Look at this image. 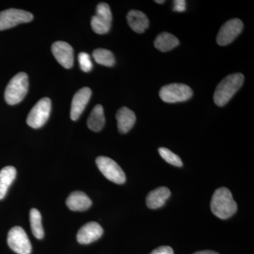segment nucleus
Returning a JSON list of instances; mask_svg holds the SVG:
<instances>
[{
    "instance_id": "nucleus-1",
    "label": "nucleus",
    "mask_w": 254,
    "mask_h": 254,
    "mask_svg": "<svg viewBox=\"0 0 254 254\" xmlns=\"http://www.w3.org/2000/svg\"><path fill=\"white\" fill-rule=\"evenodd\" d=\"M210 208L212 213L218 218L227 219L236 213L237 205L232 198L231 191L228 189L222 187L213 193Z\"/></svg>"
},
{
    "instance_id": "nucleus-2",
    "label": "nucleus",
    "mask_w": 254,
    "mask_h": 254,
    "mask_svg": "<svg viewBox=\"0 0 254 254\" xmlns=\"http://www.w3.org/2000/svg\"><path fill=\"white\" fill-rule=\"evenodd\" d=\"M245 81V76L240 73L226 76L217 86L213 99L219 107L225 106L234 95L239 91Z\"/></svg>"
},
{
    "instance_id": "nucleus-3",
    "label": "nucleus",
    "mask_w": 254,
    "mask_h": 254,
    "mask_svg": "<svg viewBox=\"0 0 254 254\" xmlns=\"http://www.w3.org/2000/svg\"><path fill=\"white\" fill-rule=\"evenodd\" d=\"M28 86V77L26 73L21 72L15 75L10 80L5 90L4 98L6 103L14 105L22 101L27 94Z\"/></svg>"
},
{
    "instance_id": "nucleus-4",
    "label": "nucleus",
    "mask_w": 254,
    "mask_h": 254,
    "mask_svg": "<svg viewBox=\"0 0 254 254\" xmlns=\"http://www.w3.org/2000/svg\"><path fill=\"white\" fill-rule=\"evenodd\" d=\"M159 95L165 103H175L190 99L193 91L190 86L183 83H171L161 88Z\"/></svg>"
},
{
    "instance_id": "nucleus-5",
    "label": "nucleus",
    "mask_w": 254,
    "mask_h": 254,
    "mask_svg": "<svg viewBox=\"0 0 254 254\" xmlns=\"http://www.w3.org/2000/svg\"><path fill=\"white\" fill-rule=\"evenodd\" d=\"M51 100L48 98H43L34 105L28 114L26 123L28 126L33 128L43 127L49 118L51 112Z\"/></svg>"
},
{
    "instance_id": "nucleus-6",
    "label": "nucleus",
    "mask_w": 254,
    "mask_h": 254,
    "mask_svg": "<svg viewBox=\"0 0 254 254\" xmlns=\"http://www.w3.org/2000/svg\"><path fill=\"white\" fill-rule=\"evenodd\" d=\"M96 165L100 171L108 180L123 185L126 182V175L116 162L105 156H100L96 159Z\"/></svg>"
},
{
    "instance_id": "nucleus-7",
    "label": "nucleus",
    "mask_w": 254,
    "mask_h": 254,
    "mask_svg": "<svg viewBox=\"0 0 254 254\" xmlns=\"http://www.w3.org/2000/svg\"><path fill=\"white\" fill-rule=\"evenodd\" d=\"M31 13L21 9H9L0 12V31L9 29L21 23L33 20Z\"/></svg>"
},
{
    "instance_id": "nucleus-8",
    "label": "nucleus",
    "mask_w": 254,
    "mask_h": 254,
    "mask_svg": "<svg viewBox=\"0 0 254 254\" xmlns=\"http://www.w3.org/2000/svg\"><path fill=\"white\" fill-rule=\"evenodd\" d=\"M8 245L11 250L18 254L31 253V242L26 232L21 227H14L9 230L7 237Z\"/></svg>"
},
{
    "instance_id": "nucleus-9",
    "label": "nucleus",
    "mask_w": 254,
    "mask_h": 254,
    "mask_svg": "<svg viewBox=\"0 0 254 254\" xmlns=\"http://www.w3.org/2000/svg\"><path fill=\"white\" fill-rule=\"evenodd\" d=\"M112 20L113 16L109 5L106 3H100L97 6L96 14L92 17V29L98 34H105L111 28Z\"/></svg>"
},
{
    "instance_id": "nucleus-10",
    "label": "nucleus",
    "mask_w": 254,
    "mask_h": 254,
    "mask_svg": "<svg viewBox=\"0 0 254 254\" xmlns=\"http://www.w3.org/2000/svg\"><path fill=\"white\" fill-rule=\"evenodd\" d=\"M243 23L238 18L229 20L222 25L217 36V43L221 46L231 43L243 29Z\"/></svg>"
},
{
    "instance_id": "nucleus-11",
    "label": "nucleus",
    "mask_w": 254,
    "mask_h": 254,
    "mask_svg": "<svg viewBox=\"0 0 254 254\" xmlns=\"http://www.w3.org/2000/svg\"><path fill=\"white\" fill-rule=\"evenodd\" d=\"M52 52L55 59L66 68H70L73 64V50L68 43L57 41L52 46Z\"/></svg>"
},
{
    "instance_id": "nucleus-12",
    "label": "nucleus",
    "mask_w": 254,
    "mask_h": 254,
    "mask_svg": "<svg viewBox=\"0 0 254 254\" xmlns=\"http://www.w3.org/2000/svg\"><path fill=\"white\" fill-rule=\"evenodd\" d=\"M91 90L88 87H84L75 93L71 103L70 113V116L73 121H76L80 118L91 98Z\"/></svg>"
},
{
    "instance_id": "nucleus-13",
    "label": "nucleus",
    "mask_w": 254,
    "mask_h": 254,
    "mask_svg": "<svg viewBox=\"0 0 254 254\" xmlns=\"http://www.w3.org/2000/svg\"><path fill=\"white\" fill-rule=\"evenodd\" d=\"M103 234V227L99 224L95 222H88L78 232L77 241L81 245H88L100 239Z\"/></svg>"
},
{
    "instance_id": "nucleus-14",
    "label": "nucleus",
    "mask_w": 254,
    "mask_h": 254,
    "mask_svg": "<svg viewBox=\"0 0 254 254\" xmlns=\"http://www.w3.org/2000/svg\"><path fill=\"white\" fill-rule=\"evenodd\" d=\"M66 205L73 211H85L92 205L89 197L82 191H73L66 199Z\"/></svg>"
},
{
    "instance_id": "nucleus-15",
    "label": "nucleus",
    "mask_w": 254,
    "mask_h": 254,
    "mask_svg": "<svg viewBox=\"0 0 254 254\" xmlns=\"http://www.w3.org/2000/svg\"><path fill=\"white\" fill-rule=\"evenodd\" d=\"M119 131L126 133L131 129L136 123V115L129 108L123 107L118 110L116 115Z\"/></svg>"
},
{
    "instance_id": "nucleus-16",
    "label": "nucleus",
    "mask_w": 254,
    "mask_h": 254,
    "mask_svg": "<svg viewBox=\"0 0 254 254\" xmlns=\"http://www.w3.org/2000/svg\"><path fill=\"white\" fill-rule=\"evenodd\" d=\"M127 18L130 28L136 33H143L149 26V20L146 15L138 10H131Z\"/></svg>"
},
{
    "instance_id": "nucleus-17",
    "label": "nucleus",
    "mask_w": 254,
    "mask_h": 254,
    "mask_svg": "<svg viewBox=\"0 0 254 254\" xmlns=\"http://www.w3.org/2000/svg\"><path fill=\"white\" fill-rule=\"evenodd\" d=\"M171 195L170 190L167 187H159L150 191L147 195L146 203L148 208L156 209L165 205V202Z\"/></svg>"
},
{
    "instance_id": "nucleus-18",
    "label": "nucleus",
    "mask_w": 254,
    "mask_h": 254,
    "mask_svg": "<svg viewBox=\"0 0 254 254\" xmlns=\"http://www.w3.org/2000/svg\"><path fill=\"white\" fill-rule=\"evenodd\" d=\"M16 176V170L12 166L5 167L0 171V200L4 198Z\"/></svg>"
},
{
    "instance_id": "nucleus-19",
    "label": "nucleus",
    "mask_w": 254,
    "mask_h": 254,
    "mask_svg": "<svg viewBox=\"0 0 254 254\" xmlns=\"http://www.w3.org/2000/svg\"><path fill=\"white\" fill-rule=\"evenodd\" d=\"M105 119L104 110L101 105H95L88 119V128L95 132L100 131L104 127Z\"/></svg>"
},
{
    "instance_id": "nucleus-20",
    "label": "nucleus",
    "mask_w": 254,
    "mask_h": 254,
    "mask_svg": "<svg viewBox=\"0 0 254 254\" xmlns=\"http://www.w3.org/2000/svg\"><path fill=\"white\" fill-rule=\"evenodd\" d=\"M180 44V41L173 34L164 32L157 36L154 42V46L160 51L168 52L174 49Z\"/></svg>"
},
{
    "instance_id": "nucleus-21",
    "label": "nucleus",
    "mask_w": 254,
    "mask_h": 254,
    "mask_svg": "<svg viewBox=\"0 0 254 254\" xmlns=\"http://www.w3.org/2000/svg\"><path fill=\"white\" fill-rule=\"evenodd\" d=\"M30 223L33 235L38 240L43 239L45 232L42 225L41 214L36 208H32L30 211Z\"/></svg>"
},
{
    "instance_id": "nucleus-22",
    "label": "nucleus",
    "mask_w": 254,
    "mask_h": 254,
    "mask_svg": "<svg viewBox=\"0 0 254 254\" xmlns=\"http://www.w3.org/2000/svg\"><path fill=\"white\" fill-rule=\"evenodd\" d=\"M93 57L95 61L100 65L113 66L115 63V57L110 50L98 48L93 51Z\"/></svg>"
},
{
    "instance_id": "nucleus-23",
    "label": "nucleus",
    "mask_w": 254,
    "mask_h": 254,
    "mask_svg": "<svg viewBox=\"0 0 254 254\" xmlns=\"http://www.w3.org/2000/svg\"><path fill=\"white\" fill-rule=\"evenodd\" d=\"M160 156L167 162L177 167H182L183 165L181 158L178 155L175 154L171 150L166 148H160L158 150Z\"/></svg>"
},
{
    "instance_id": "nucleus-24",
    "label": "nucleus",
    "mask_w": 254,
    "mask_h": 254,
    "mask_svg": "<svg viewBox=\"0 0 254 254\" xmlns=\"http://www.w3.org/2000/svg\"><path fill=\"white\" fill-rule=\"evenodd\" d=\"M78 63L82 71L84 72H89L93 68V63H92L91 57L86 53H81L78 55Z\"/></svg>"
},
{
    "instance_id": "nucleus-25",
    "label": "nucleus",
    "mask_w": 254,
    "mask_h": 254,
    "mask_svg": "<svg viewBox=\"0 0 254 254\" xmlns=\"http://www.w3.org/2000/svg\"><path fill=\"white\" fill-rule=\"evenodd\" d=\"M186 1L185 0H176L174 1V11L183 12L186 10Z\"/></svg>"
},
{
    "instance_id": "nucleus-26",
    "label": "nucleus",
    "mask_w": 254,
    "mask_h": 254,
    "mask_svg": "<svg viewBox=\"0 0 254 254\" xmlns=\"http://www.w3.org/2000/svg\"><path fill=\"white\" fill-rule=\"evenodd\" d=\"M150 254H174V251L171 247L164 246V247H158Z\"/></svg>"
},
{
    "instance_id": "nucleus-27",
    "label": "nucleus",
    "mask_w": 254,
    "mask_h": 254,
    "mask_svg": "<svg viewBox=\"0 0 254 254\" xmlns=\"http://www.w3.org/2000/svg\"><path fill=\"white\" fill-rule=\"evenodd\" d=\"M193 254H219L213 251H202V252H195Z\"/></svg>"
},
{
    "instance_id": "nucleus-28",
    "label": "nucleus",
    "mask_w": 254,
    "mask_h": 254,
    "mask_svg": "<svg viewBox=\"0 0 254 254\" xmlns=\"http://www.w3.org/2000/svg\"><path fill=\"white\" fill-rule=\"evenodd\" d=\"M155 2L158 3V4H163V3L165 2V1H158V0H156Z\"/></svg>"
}]
</instances>
